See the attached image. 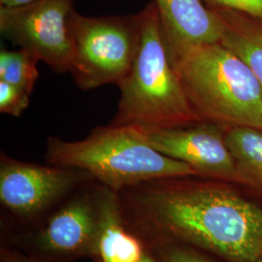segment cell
<instances>
[{"label": "cell", "mask_w": 262, "mask_h": 262, "mask_svg": "<svg viewBox=\"0 0 262 262\" xmlns=\"http://www.w3.org/2000/svg\"><path fill=\"white\" fill-rule=\"evenodd\" d=\"M0 262H32L17 249L4 245L0 251Z\"/></svg>", "instance_id": "obj_18"}, {"label": "cell", "mask_w": 262, "mask_h": 262, "mask_svg": "<svg viewBox=\"0 0 262 262\" xmlns=\"http://www.w3.org/2000/svg\"><path fill=\"white\" fill-rule=\"evenodd\" d=\"M259 39H260V41H261L262 43V31L260 28H259Z\"/></svg>", "instance_id": "obj_21"}, {"label": "cell", "mask_w": 262, "mask_h": 262, "mask_svg": "<svg viewBox=\"0 0 262 262\" xmlns=\"http://www.w3.org/2000/svg\"><path fill=\"white\" fill-rule=\"evenodd\" d=\"M141 43L121 92L113 125H133L145 132L202 122L187 100L171 62L155 2L139 13Z\"/></svg>", "instance_id": "obj_3"}, {"label": "cell", "mask_w": 262, "mask_h": 262, "mask_svg": "<svg viewBox=\"0 0 262 262\" xmlns=\"http://www.w3.org/2000/svg\"><path fill=\"white\" fill-rule=\"evenodd\" d=\"M152 180L118 192L123 224L145 244L177 242L233 262L262 256V207L214 181Z\"/></svg>", "instance_id": "obj_1"}, {"label": "cell", "mask_w": 262, "mask_h": 262, "mask_svg": "<svg viewBox=\"0 0 262 262\" xmlns=\"http://www.w3.org/2000/svg\"><path fill=\"white\" fill-rule=\"evenodd\" d=\"M140 262H157L156 259L154 258V256L150 254L149 250L147 249V253L144 255V257L141 259Z\"/></svg>", "instance_id": "obj_20"}, {"label": "cell", "mask_w": 262, "mask_h": 262, "mask_svg": "<svg viewBox=\"0 0 262 262\" xmlns=\"http://www.w3.org/2000/svg\"><path fill=\"white\" fill-rule=\"evenodd\" d=\"M255 262H262V256H260V257H259V258H258V259H257Z\"/></svg>", "instance_id": "obj_22"}, {"label": "cell", "mask_w": 262, "mask_h": 262, "mask_svg": "<svg viewBox=\"0 0 262 262\" xmlns=\"http://www.w3.org/2000/svg\"><path fill=\"white\" fill-rule=\"evenodd\" d=\"M147 247L123 224L118 210L104 228L94 262H140Z\"/></svg>", "instance_id": "obj_13"}, {"label": "cell", "mask_w": 262, "mask_h": 262, "mask_svg": "<svg viewBox=\"0 0 262 262\" xmlns=\"http://www.w3.org/2000/svg\"><path fill=\"white\" fill-rule=\"evenodd\" d=\"M225 143L235 161L238 182L262 190V130L249 126L226 128Z\"/></svg>", "instance_id": "obj_11"}, {"label": "cell", "mask_w": 262, "mask_h": 262, "mask_svg": "<svg viewBox=\"0 0 262 262\" xmlns=\"http://www.w3.org/2000/svg\"><path fill=\"white\" fill-rule=\"evenodd\" d=\"M38 58L27 50L2 49L0 52V81L18 86L29 94L37 83Z\"/></svg>", "instance_id": "obj_14"}, {"label": "cell", "mask_w": 262, "mask_h": 262, "mask_svg": "<svg viewBox=\"0 0 262 262\" xmlns=\"http://www.w3.org/2000/svg\"><path fill=\"white\" fill-rule=\"evenodd\" d=\"M168 49L221 42L223 20L201 0H154Z\"/></svg>", "instance_id": "obj_10"}, {"label": "cell", "mask_w": 262, "mask_h": 262, "mask_svg": "<svg viewBox=\"0 0 262 262\" xmlns=\"http://www.w3.org/2000/svg\"><path fill=\"white\" fill-rule=\"evenodd\" d=\"M168 49V48H167ZM192 110L224 128L262 130V86L251 67L221 42L168 49Z\"/></svg>", "instance_id": "obj_2"}, {"label": "cell", "mask_w": 262, "mask_h": 262, "mask_svg": "<svg viewBox=\"0 0 262 262\" xmlns=\"http://www.w3.org/2000/svg\"><path fill=\"white\" fill-rule=\"evenodd\" d=\"M74 10V0H33L18 6H1L0 32L54 72L67 73L72 66L69 20Z\"/></svg>", "instance_id": "obj_8"}, {"label": "cell", "mask_w": 262, "mask_h": 262, "mask_svg": "<svg viewBox=\"0 0 262 262\" xmlns=\"http://www.w3.org/2000/svg\"><path fill=\"white\" fill-rule=\"evenodd\" d=\"M118 207L117 191L95 180L88 182L37 222L19 227L11 247L32 262L94 258L104 228Z\"/></svg>", "instance_id": "obj_5"}, {"label": "cell", "mask_w": 262, "mask_h": 262, "mask_svg": "<svg viewBox=\"0 0 262 262\" xmlns=\"http://www.w3.org/2000/svg\"><path fill=\"white\" fill-rule=\"evenodd\" d=\"M30 103V94L26 91L0 81V112L19 118Z\"/></svg>", "instance_id": "obj_16"}, {"label": "cell", "mask_w": 262, "mask_h": 262, "mask_svg": "<svg viewBox=\"0 0 262 262\" xmlns=\"http://www.w3.org/2000/svg\"><path fill=\"white\" fill-rule=\"evenodd\" d=\"M31 1L33 0H0V5L1 6H18Z\"/></svg>", "instance_id": "obj_19"}, {"label": "cell", "mask_w": 262, "mask_h": 262, "mask_svg": "<svg viewBox=\"0 0 262 262\" xmlns=\"http://www.w3.org/2000/svg\"><path fill=\"white\" fill-rule=\"evenodd\" d=\"M145 245L157 262H212L186 244L151 242Z\"/></svg>", "instance_id": "obj_15"}, {"label": "cell", "mask_w": 262, "mask_h": 262, "mask_svg": "<svg viewBox=\"0 0 262 262\" xmlns=\"http://www.w3.org/2000/svg\"><path fill=\"white\" fill-rule=\"evenodd\" d=\"M223 20L221 43L240 56L258 79L262 86V43L259 28H254L252 19L230 11L215 10Z\"/></svg>", "instance_id": "obj_12"}, {"label": "cell", "mask_w": 262, "mask_h": 262, "mask_svg": "<svg viewBox=\"0 0 262 262\" xmlns=\"http://www.w3.org/2000/svg\"><path fill=\"white\" fill-rule=\"evenodd\" d=\"M94 178L82 169L41 165L0 155V203L19 227L34 224Z\"/></svg>", "instance_id": "obj_7"}, {"label": "cell", "mask_w": 262, "mask_h": 262, "mask_svg": "<svg viewBox=\"0 0 262 262\" xmlns=\"http://www.w3.org/2000/svg\"><path fill=\"white\" fill-rule=\"evenodd\" d=\"M69 27L73 50L69 73L78 88L119 85L139 51L140 15L86 17L74 10Z\"/></svg>", "instance_id": "obj_6"}, {"label": "cell", "mask_w": 262, "mask_h": 262, "mask_svg": "<svg viewBox=\"0 0 262 262\" xmlns=\"http://www.w3.org/2000/svg\"><path fill=\"white\" fill-rule=\"evenodd\" d=\"M45 159L52 165L84 170L117 192L152 180L197 176L187 163L152 148L145 131L133 125L98 126L83 140L50 136Z\"/></svg>", "instance_id": "obj_4"}, {"label": "cell", "mask_w": 262, "mask_h": 262, "mask_svg": "<svg viewBox=\"0 0 262 262\" xmlns=\"http://www.w3.org/2000/svg\"><path fill=\"white\" fill-rule=\"evenodd\" d=\"M210 9L240 14L262 25V0H204Z\"/></svg>", "instance_id": "obj_17"}, {"label": "cell", "mask_w": 262, "mask_h": 262, "mask_svg": "<svg viewBox=\"0 0 262 262\" xmlns=\"http://www.w3.org/2000/svg\"><path fill=\"white\" fill-rule=\"evenodd\" d=\"M225 128L213 122L145 132L160 154L189 165L198 177L238 182L233 157L225 143Z\"/></svg>", "instance_id": "obj_9"}]
</instances>
